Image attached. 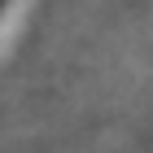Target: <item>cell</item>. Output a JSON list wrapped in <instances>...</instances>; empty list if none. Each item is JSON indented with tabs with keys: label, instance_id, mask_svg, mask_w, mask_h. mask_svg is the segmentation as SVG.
Segmentation results:
<instances>
[{
	"label": "cell",
	"instance_id": "cell-1",
	"mask_svg": "<svg viewBox=\"0 0 153 153\" xmlns=\"http://www.w3.org/2000/svg\"><path fill=\"white\" fill-rule=\"evenodd\" d=\"M0 9H4V0H0Z\"/></svg>",
	"mask_w": 153,
	"mask_h": 153
}]
</instances>
